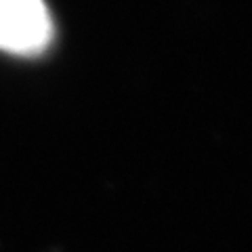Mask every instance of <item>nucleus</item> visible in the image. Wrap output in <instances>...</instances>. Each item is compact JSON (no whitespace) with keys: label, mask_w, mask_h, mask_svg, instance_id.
<instances>
[{"label":"nucleus","mask_w":252,"mask_h":252,"mask_svg":"<svg viewBox=\"0 0 252 252\" xmlns=\"http://www.w3.org/2000/svg\"><path fill=\"white\" fill-rule=\"evenodd\" d=\"M53 40V19L44 0H0V51L34 57Z\"/></svg>","instance_id":"1"}]
</instances>
